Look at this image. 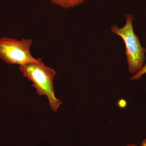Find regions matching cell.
<instances>
[{"label":"cell","mask_w":146,"mask_h":146,"mask_svg":"<svg viewBox=\"0 0 146 146\" xmlns=\"http://www.w3.org/2000/svg\"><path fill=\"white\" fill-rule=\"evenodd\" d=\"M19 70L24 76L33 82L32 86L36 94L46 96L51 108L56 112L62 104L55 96L54 80L56 72L46 66L41 58L37 62L20 65Z\"/></svg>","instance_id":"obj_1"},{"label":"cell","mask_w":146,"mask_h":146,"mask_svg":"<svg viewBox=\"0 0 146 146\" xmlns=\"http://www.w3.org/2000/svg\"><path fill=\"white\" fill-rule=\"evenodd\" d=\"M125 18L126 23L123 27L119 28L117 25H113L110 30L112 33L121 36L124 42L129 71L134 74L145 65L146 48L142 46L138 36L133 31V15L126 13Z\"/></svg>","instance_id":"obj_2"},{"label":"cell","mask_w":146,"mask_h":146,"mask_svg":"<svg viewBox=\"0 0 146 146\" xmlns=\"http://www.w3.org/2000/svg\"><path fill=\"white\" fill-rule=\"evenodd\" d=\"M32 43L31 39L18 40L3 36L0 38V59L8 64L20 66L37 62L39 58H35L31 53Z\"/></svg>","instance_id":"obj_3"},{"label":"cell","mask_w":146,"mask_h":146,"mask_svg":"<svg viewBox=\"0 0 146 146\" xmlns=\"http://www.w3.org/2000/svg\"><path fill=\"white\" fill-rule=\"evenodd\" d=\"M52 3L65 9L74 8L86 0H49Z\"/></svg>","instance_id":"obj_4"},{"label":"cell","mask_w":146,"mask_h":146,"mask_svg":"<svg viewBox=\"0 0 146 146\" xmlns=\"http://www.w3.org/2000/svg\"><path fill=\"white\" fill-rule=\"evenodd\" d=\"M146 74V64H145L143 68H141L140 70L137 72L133 75V76L131 78V80H137L139 79L142 77V76Z\"/></svg>","instance_id":"obj_5"},{"label":"cell","mask_w":146,"mask_h":146,"mask_svg":"<svg viewBox=\"0 0 146 146\" xmlns=\"http://www.w3.org/2000/svg\"><path fill=\"white\" fill-rule=\"evenodd\" d=\"M119 105L120 107L124 108L126 105V102L124 100H121L119 102Z\"/></svg>","instance_id":"obj_6"},{"label":"cell","mask_w":146,"mask_h":146,"mask_svg":"<svg viewBox=\"0 0 146 146\" xmlns=\"http://www.w3.org/2000/svg\"><path fill=\"white\" fill-rule=\"evenodd\" d=\"M127 146H137L136 145H135V144H129V145H128Z\"/></svg>","instance_id":"obj_7"}]
</instances>
